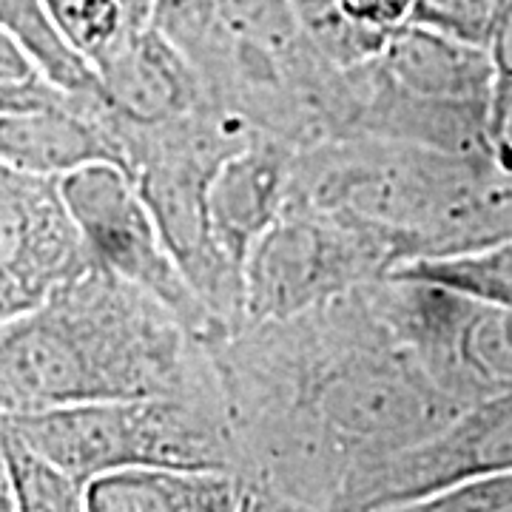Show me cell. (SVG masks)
I'll use <instances>...</instances> for the list:
<instances>
[{
	"label": "cell",
	"instance_id": "cell-1",
	"mask_svg": "<svg viewBox=\"0 0 512 512\" xmlns=\"http://www.w3.org/2000/svg\"><path fill=\"white\" fill-rule=\"evenodd\" d=\"M248 470L279 510H336L353 473L456 416L367 285L322 308L245 322L208 345Z\"/></svg>",
	"mask_w": 512,
	"mask_h": 512
},
{
	"label": "cell",
	"instance_id": "cell-2",
	"mask_svg": "<svg viewBox=\"0 0 512 512\" xmlns=\"http://www.w3.org/2000/svg\"><path fill=\"white\" fill-rule=\"evenodd\" d=\"M222 393L208 345L100 262L35 311L0 322V416Z\"/></svg>",
	"mask_w": 512,
	"mask_h": 512
},
{
	"label": "cell",
	"instance_id": "cell-3",
	"mask_svg": "<svg viewBox=\"0 0 512 512\" xmlns=\"http://www.w3.org/2000/svg\"><path fill=\"white\" fill-rule=\"evenodd\" d=\"M291 200L362 228L396 268L512 237L510 174L487 157L396 140L348 137L299 148Z\"/></svg>",
	"mask_w": 512,
	"mask_h": 512
},
{
	"label": "cell",
	"instance_id": "cell-4",
	"mask_svg": "<svg viewBox=\"0 0 512 512\" xmlns=\"http://www.w3.org/2000/svg\"><path fill=\"white\" fill-rule=\"evenodd\" d=\"M154 26L200 74L211 106L293 148L348 137V83L291 0H157Z\"/></svg>",
	"mask_w": 512,
	"mask_h": 512
},
{
	"label": "cell",
	"instance_id": "cell-5",
	"mask_svg": "<svg viewBox=\"0 0 512 512\" xmlns=\"http://www.w3.org/2000/svg\"><path fill=\"white\" fill-rule=\"evenodd\" d=\"M348 137L490 157V55L484 46L407 23L345 69ZM345 137V140H348Z\"/></svg>",
	"mask_w": 512,
	"mask_h": 512
},
{
	"label": "cell",
	"instance_id": "cell-6",
	"mask_svg": "<svg viewBox=\"0 0 512 512\" xmlns=\"http://www.w3.org/2000/svg\"><path fill=\"white\" fill-rule=\"evenodd\" d=\"M0 419L83 487L128 467L248 470L222 393L69 404Z\"/></svg>",
	"mask_w": 512,
	"mask_h": 512
},
{
	"label": "cell",
	"instance_id": "cell-7",
	"mask_svg": "<svg viewBox=\"0 0 512 512\" xmlns=\"http://www.w3.org/2000/svg\"><path fill=\"white\" fill-rule=\"evenodd\" d=\"M256 131L237 114L205 106L177 123L120 134L126 171L163 231L183 274L208 308L237 330L245 322L242 274L222 256L208 217L217 165Z\"/></svg>",
	"mask_w": 512,
	"mask_h": 512
},
{
	"label": "cell",
	"instance_id": "cell-8",
	"mask_svg": "<svg viewBox=\"0 0 512 512\" xmlns=\"http://www.w3.org/2000/svg\"><path fill=\"white\" fill-rule=\"evenodd\" d=\"M367 293L430 382L458 407L512 396V308L407 274L382 276Z\"/></svg>",
	"mask_w": 512,
	"mask_h": 512
},
{
	"label": "cell",
	"instance_id": "cell-9",
	"mask_svg": "<svg viewBox=\"0 0 512 512\" xmlns=\"http://www.w3.org/2000/svg\"><path fill=\"white\" fill-rule=\"evenodd\" d=\"M393 268L390 254L362 228L316 205L291 200L245 259V322L302 316L382 279Z\"/></svg>",
	"mask_w": 512,
	"mask_h": 512
},
{
	"label": "cell",
	"instance_id": "cell-10",
	"mask_svg": "<svg viewBox=\"0 0 512 512\" xmlns=\"http://www.w3.org/2000/svg\"><path fill=\"white\" fill-rule=\"evenodd\" d=\"M60 191L94 262L157 296L202 345H217L234 333L188 282L123 165H83L60 177Z\"/></svg>",
	"mask_w": 512,
	"mask_h": 512
},
{
	"label": "cell",
	"instance_id": "cell-11",
	"mask_svg": "<svg viewBox=\"0 0 512 512\" xmlns=\"http://www.w3.org/2000/svg\"><path fill=\"white\" fill-rule=\"evenodd\" d=\"M507 470H512V396H495L458 410L436 433L353 473L336 510L416 512L444 490Z\"/></svg>",
	"mask_w": 512,
	"mask_h": 512
},
{
	"label": "cell",
	"instance_id": "cell-12",
	"mask_svg": "<svg viewBox=\"0 0 512 512\" xmlns=\"http://www.w3.org/2000/svg\"><path fill=\"white\" fill-rule=\"evenodd\" d=\"M92 265L60 180L0 163V322L35 311Z\"/></svg>",
	"mask_w": 512,
	"mask_h": 512
},
{
	"label": "cell",
	"instance_id": "cell-13",
	"mask_svg": "<svg viewBox=\"0 0 512 512\" xmlns=\"http://www.w3.org/2000/svg\"><path fill=\"white\" fill-rule=\"evenodd\" d=\"M97 74L100 89L94 92V111L117 143L126 131L168 126L211 106L191 60L157 26Z\"/></svg>",
	"mask_w": 512,
	"mask_h": 512
},
{
	"label": "cell",
	"instance_id": "cell-14",
	"mask_svg": "<svg viewBox=\"0 0 512 512\" xmlns=\"http://www.w3.org/2000/svg\"><path fill=\"white\" fill-rule=\"evenodd\" d=\"M291 143L259 134L231 151L214 171L208 185V217L222 256L245 271L254 242L291 202L293 160Z\"/></svg>",
	"mask_w": 512,
	"mask_h": 512
},
{
	"label": "cell",
	"instance_id": "cell-15",
	"mask_svg": "<svg viewBox=\"0 0 512 512\" xmlns=\"http://www.w3.org/2000/svg\"><path fill=\"white\" fill-rule=\"evenodd\" d=\"M89 512L279 510L276 495L248 470L128 467L86 484Z\"/></svg>",
	"mask_w": 512,
	"mask_h": 512
},
{
	"label": "cell",
	"instance_id": "cell-16",
	"mask_svg": "<svg viewBox=\"0 0 512 512\" xmlns=\"http://www.w3.org/2000/svg\"><path fill=\"white\" fill-rule=\"evenodd\" d=\"M94 92L69 94L52 106L0 111V163L57 180L92 163L126 168L123 148L94 111Z\"/></svg>",
	"mask_w": 512,
	"mask_h": 512
},
{
	"label": "cell",
	"instance_id": "cell-17",
	"mask_svg": "<svg viewBox=\"0 0 512 512\" xmlns=\"http://www.w3.org/2000/svg\"><path fill=\"white\" fill-rule=\"evenodd\" d=\"M57 29L80 55L106 69L154 26L157 0H43Z\"/></svg>",
	"mask_w": 512,
	"mask_h": 512
},
{
	"label": "cell",
	"instance_id": "cell-18",
	"mask_svg": "<svg viewBox=\"0 0 512 512\" xmlns=\"http://www.w3.org/2000/svg\"><path fill=\"white\" fill-rule=\"evenodd\" d=\"M0 26L60 92L86 94L100 86V74L57 29L43 0H0Z\"/></svg>",
	"mask_w": 512,
	"mask_h": 512
},
{
	"label": "cell",
	"instance_id": "cell-19",
	"mask_svg": "<svg viewBox=\"0 0 512 512\" xmlns=\"http://www.w3.org/2000/svg\"><path fill=\"white\" fill-rule=\"evenodd\" d=\"M3 470L15 507L23 512H80L86 510V487L60 470L52 458L37 453L0 419Z\"/></svg>",
	"mask_w": 512,
	"mask_h": 512
},
{
	"label": "cell",
	"instance_id": "cell-20",
	"mask_svg": "<svg viewBox=\"0 0 512 512\" xmlns=\"http://www.w3.org/2000/svg\"><path fill=\"white\" fill-rule=\"evenodd\" d=\"M390 274L433 279L439 285L470 293L484 302L512 308V237L484 245V248L461 251V254L416 259V262L399 265Z\"/></svg>",
	"mask_w": 512,
	"mask_h": 512
},
{
	"label": "cell",
	"instance_id": "cell-21",
	"mask_svg": "<svg viewBox=\"0 0 512 512\" xmlns=\"http://www.w3.org/2000/svg\"><path fill=\"white\" fill-rule=\"evenodd\" d=\"M490 55V106L487 146L493 163L512 177V0H507L487 43Z\"/></svg>",
	"mask_w": 512,
	"mask_h": 512
},
{
	"label": "cell",
	"instance_id": "cell-22",
	"mask_svg": "<svg viewBox=\"0 0 512 512\" xmlns=\"http://www.w3.org/2000/svg\"><path fill=\"white\" fill-rule=\"evenodd\" d=\"M504 6L507 0H416L410 23L487 49Z\"/></svg>",
	"mask_w": 512,
	"mask_h": 512
},
{
	"label": "cell",
	"instance_id": "cell-23",
	"mask_svg": "<svg viewBox=\"0 0 512 512\" xmlns=\"http://www.w3.org/2000/svg\"><path fill=\"white\" fill-rule=\"evenodd\" d=\"M339 18L370 46L382 49L384 40L413 18L416 0H333Z\"/></svg>",
	"mask_w": 512,
	"mask_h": 512
},
{
	"label": "cell",
	"instance_id": "cell-24",
	"mask_svg": "<svg viewBox=\"0 0 512 512\" xmlns=\"http://www.w3.org/2000/svg\"><path fill=\"white\" fill-rule=\"evenodd\" d=\"M66 97L69 94L52 86L43 74H32L23 80H0V111L52 106V103H63Z\"/></svg>",
	"mask_w": 512,
	"mask_h": 512
},
{
	"label": "cell",
	"instance_id": "cell-25",
	"mask_svg": "<svg viewBox=\"0 0 512 512\" xmlns=\"http://www.w3.org/2000/svg\"><path fill=\"white\" fill-rule=\"evenodd\" d=\"M32 74L40 72L32 66V60L23 55V49L12 40V35L0 26V80H23Z\"/></svg>",
	"mask_w": 512,
	"mask_h": 512
},
{
	"label": "cell",
	"instance_id": "cell-26",
	"mask_svg": "<svg viewBox=\"0 0 512 512\" xmlns=\"http://www.w3.org/2000/svg\"><path fill=\"white\" fill-rule=\"evenodd\" d=\"M3 487H9V484H6V470H3V447H0V490H3Z\"/></svg>",
	"mask_w": 512,
	"mask_h": 512
}]
</instances>
